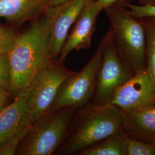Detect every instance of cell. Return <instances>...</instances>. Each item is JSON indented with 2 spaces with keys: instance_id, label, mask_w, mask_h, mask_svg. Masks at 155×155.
I'll list each match as a JSON object with an SVG mask.
<instances>
[{
  "instance_id": "obj_4",
  "label": "cell",
  "mask_w": 155,
  "mask_h": 155,
  "mask_svg": "<svg viewBox=\"0 0 155 155\" xmlns=\"http://www.w3.org/2000/svg\"><path fill=\"white\" fill-rule=\"evenodd\" d=\"M76 72L51 59L33 78L27 87L28 97L22 125L31 127L50 111L61 84Z\"/></svg>"
},
{
  "instance_id": "obj_8",
  "label": "cell",
  "mask_w": 155,
  "mask_h": 155,
  "mask_svg": "<svg viewBox=\"0 0 155 155\" xmlns=\"http://www.w3.org/2000/svg\"><path fill=\"white\" fill-rule=\"evenodd\" d=\"M110 104L124 111L155 106V83L146 68L117 89Z\"/></svg>"
},
{
  "instance_id": "obj_12",
  "label": "cell",
  "mask_w": 155,
  "mask_h": 155,
  "mask_svg": "<svg viewBox=\"0 0 155 155\" xmlns=\"http://www.w3.org/2000/svg\"><path fill=\"white\" fill-rule=\"evenodd\" d=\"M47 0H0V18L21 25L44 13Z\"/></svg>"
},
{
  "instance_id": "obj_17",
  "label": "cell",
  "mask_w": 155,
  "mask_h": 155,
  "mask_svg": "<svg viewBox=\"0 0 155 155\" xmlns=\"http://www.w3.org/2000/svg\"><path fill=\"white\" fill-rule=\"evenodd\" d=\"M30 127L22 126L11 138L0 145V155H15L22 139L28 132Z\"/></svg>"
},
{
  "instance_id": "obj_13",
  "label": "cell",
  "mask_w": 155,
  "mask_h": 155,
  "mask_svg": "<svg viewBox=\"0 0 155 155\" xmlns=\"http://www.w3.org/2000/svg\"><path fill=\"white\" fill-rule=\"evenodd\" d=\"M28 97L27 88L17 94L11 104L0 112V145L11 139L23 126Z\"/></svg>"
},
{
  "instance_id": "obj_15",
  "label": "cell",
  "mask_w": 155,
  "mask_h": 155,
  "mask_svg": "<svg viewBox=\"0 0 155 155\" xmlns=\"http://www.w3.org/2000/svg\"><path fill=\"white\" fill-rule=\"evenodd\" d=\"M146 36L145 56L147 69L155 83V18H142Z\"/></svg>"
},
{
  "instance_id": "obj_2",
  "label": "cell",
  "mask_w": 155,
  "mask_h": 155,
  "mask_svg": "<svg viewBox=\"0 0 155 155\" xmlns=\"http://www.w3.org/2000/svg\"><path fill=\"white\" fill-rule=\"evenodd\" d=\"M124 111L112 104L98 106L89 104L74 120V127L60 153L70 155L97 144L124 129Z\"/></svg>"
},
{
  "instance_id": "obj_19",
  "label": "cell",
  "mask_w": 155,
  "mask_h": 155,
  "mask_svg": "<svg viewBox=\"0 0 155 155\" xmlns=\"http://www.w3.org/2000/svg\"><path fill=\"white\" fill-rule=\"evenodd\" d=\"M10 85L11 69L8 57L7 54L0 53V87L10 91Z\"/></svg>"
},
{
  "instance_id": "obj_10",
  "label": "cell",
  "mask_w": 155,
  "mask_h": 155,
  "mask_svg": "<svg viewBox=\"0 0 155 155\" xmlns=\"http://www.w3.org/2000/svg\"><path fill=\"white\" fill-rule=\"evenodd\" d=\"M102 11L103 9L97 0H87L67 36L58 61L63 62L74 50L80 51L91 47L97 17Z\"/></svg>"
},
{
  "instance_id": "obj_21",
  "label": "cell",
  "mask_w": 155,
  "mask_h": 155,
  "mask_svg": "<svg viewBox=\"0 0 155 155\" xmlns=\"http://www.w3.org/2000/svg\"><path fill=\"white\" fill-rule=\"evenodd\" d=\"M100 5L102 6L103 10H105L106 8L110 6L116 4H125L129 3L133 0H97Z\"/></svg>"
},
{
  "instance_id": "obj_11",
  "label": "cell",
  "mask_w": 155,
  "mask_h": 155,
  "mask_svg": "<svg viewBox=\"0 0 155 155\" xmlns=\"http://www.w3.org/2000/svg\"><path fill=\"white\" fill-rule=\"evenodd\" d=\"M123 126L130 137L155 144V106L124 111Z\"/></svg>"
},
{
  "instance_id": "obj_22",
  "label": "cell",
  "mask_w": 155,
  "mask_h": 155,
  "mask_svg": "<svg viewBox=\"0 0 155 155\" xmlns=\"http://www.w3.org/2000/svg\"><path fill=\"white\" fill-rule=\"evenodd\" d=\"M10 93L8 90L0 87V112L5 107L6 103Z\"/></svg>"
},
{
  "instance_id": "obj_24",
  "label": "cell",
  "mask_w": 155,
  "mask_h": 155,
  "mask_svg": "<svg viewBox=\"0 0 155 155\" xmlns=\"http://www.w3.org/2000/svg\"><path fill=\"white\" fill-rule=\"evenodd\" d=\"M140 5H155V0H137Z\"/></svg>"
},
{
  "instance_id": "obj_16",
  "label": "cell",
  "mask_w": 155,
  "mask_h": 155,
  "mask_svg": "<svg viewBox=\"0 0 155 155\" xmlns=\"http://www.w3.org/2000/svg\"><path fill=\"white\" fill-rule=\"evenodd\" d=\"M127 155H155V144L131 138L127 145Z\"/></svg>"
},
{
  "instance_id": "obj_23",
  "label": "cell",
  "mask_w": 155,
  "mask_h": 155,
  "mask_svg": "<svg viewBox=\"0 0 155 155\" xmlns=\"http://www.w3.org/2000/svg\"><path fill=\"white\" fill-rule=\"evenodd\" d=\"M67 1L68 0H47V7H52L61 4Z\"/></svg>"
},
{
  "instance_id": "obj_9",
  "label": "cell",
  "mask_w": 155,
  "mask_h": 155,
  "mask_svg": "<svg viewBox=\"0 0 155 155\" xmlns=\"http://www.w3.org/2000/svg\"><path fill=\"white\" fill-rule=\"evenodd\" d=\"M87 0H68L58 5L47 7L44 15L50 22V50L52 58L59 57L68 32Z\"/></svg>"
},
{
  "instance_id": "obj_14",
  "label": "cell",
  "mask_w": 155,
  "mask_h": 155,
  "mask_svg": "<svg viewBox=\"0 0 155 155\" xmlns=\"http://www.w3.org/2000/svg\"><path fill=\"white\" fill-rule=\"evenodd\" d=\"M129 136L122 131L113 134L99 143L79 152L80 155H127Z\"/></svg>"
},
{
  "instance_id": "obj_6",
  "label": "cell",
  "mask_w": 155,
  "mask_h": 155,
  "mask_svg": "<svg viewBox=\"0 0 155 155\" xmlns=\"http://www.w3.org/2000/svg\"><path fill=\"white\" fill-rule=\"evenodd\" d=\"M106 39V34L87 64L80 72H75L61 84L50 111L67 107H81L89 103L94 95Z\"/></svg>"
},
{
  "instance_id": "obj_5",
  "label": "cell",
  "mask_w": 155,
  "mask_h": 155,
  "mask_svg": "<svg viewBox=\"0 0 155 155\" xmlns=\"http://www.w3.org/2000/svg\"><path fill=\"white\" fill-rule=\"evenodd\" d=\"M75 107L51 111L41 117L28 130L19 145L21 155H52L66 135Z\"/></svg>"
},
{
  "instance_id": "obj_7",
  "label": "cell",
  "mask_w": 155,
  "mask_h": 155,
  "mask_svg": "<svg viewBox=\"0 0 155 155\" xmlns=\"http://www.w3.org/2000/svg\"><path fill=\"white\" fill-rule=\"evenodd\" d=\"M106 36L93 97L94 104L98 106L110 104L117 89L135 74L119 55L113 41L111 28L106 33Z\"/></svg>"
},
{
  "instance_id": "obj_18",
  "label": "cell",
  "mask_w": 155,
  "mask_h": 155,
  "mask_svg": "<svg viewBox=\"0 0 155 155\" xmlns=\"http://www.w3.org/2000/svg\"><path fill=\"white\" fill-rule=\"evenodd\" d=\"M17 36L14 31L0 24V53L8 54Z\"/></svg>"
},
{
  "instance_id": "obj_1",
  "label": "cell",
  "mask_w": 155,
  "mask_h": 155,
  "mask_svg": "<svg viewBox=\"0 0 155 155\" xmlns=\"http://www.w3.org/2000/svg\"><path fill=\"white\" fill-rule=\"evenodd\" d=\"M50 37V20L45 15L25 32L18 35L7 54L11 69V93L17 95L27 89L36 74L52 58Z\"/></svg>"
},
{
  "instance_id": "obj_20",
  "label": "cell",
  "mask_w": 155,
  "mask_h": 155,
  "mask_svg": "<svg viewBox=\"0 0 155 155\" xmlns=\"http://www.w3.org/2000/svg\"><path fill=\"white\" fill-rule=\"evenodd\" d=\"M134 16L138 18L155 17V5H134L130 2L122 4Z\"/></svg>"
},
{
  "instance_id": "obj_3",
  "label": "cell",
  "mask_w": 155,
  "mask_h": 155,
  "mask_svg": "<svg viewBox=\"0 0 155 155\" xmlns=\"http://www.w3.org/2000/svg\"><path fill=\"white\" fill-rule=\"evenodd\" d=\"M109 19L113 41L124 63L135 74L147 68L146 36L143 18L132 15L121 4L105 9Z\"/></svg>"
}]
</instances>
